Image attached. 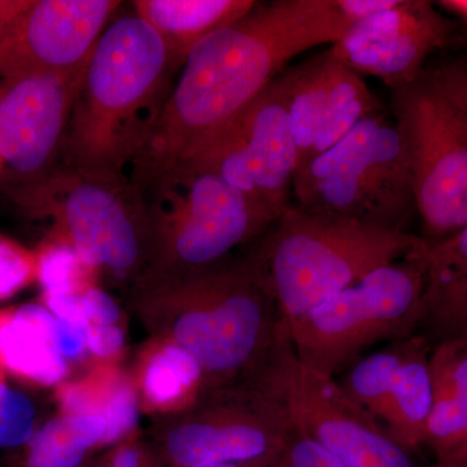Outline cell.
Listing matches in <instances>:
<instances>
[{"label":"cell","instance_id":"cell-1","mask_svg":"<svg viewBox=\"0 0 467 467\" xmlns=\"http://www.w3.org/2000/svg\"><path fill=\"white\" fill-rule=\"evenodd\" d=\"M349 26L334 0L257 3L211 34L178 72L167 103L129 178L142 190L248 109L295 57L333 46Z\"/></svg>","mask_w":467,"mask_h":467},{"label":"cell","instance_id":"cell-2","mask_svg":"<svg viewBox=\"0 0 467 467\" xmlns=\"http://www.w3.org/2000/svg\"><path fill=\"white\" fill-rule=\"evenodd\" d=\"M175 72L164 42L146 21L134 12L116 18L88 58L60 161L95 177L129 178Z\"/></svg>","mask_w":467,"mask_h":467},{"label":"cell","instance_id":"cell-3","mask_svg":"<svg viewBox=\"0 0 467 467\" xmlns=\"http://www.w3.org/2000/svg\"><path fill=\"white\" fill-rule=\"evenodd\" d=\"M425 243L416 234L291 202L252 243L248 256L290 325L378 267L417 254Z\"/></svg>","mask_w":467,"mask_h":467},{"label":"cell","instance_id":"cell-4","mask_svg":"<svg viewBox=\"0 0 467 467\" xmlns=\"http://www.w3.org/2000/svg\"><path fill=\"white\" fill-rule=\"evenodd\" d=\"M181 291L190 308L175 324V340L202 374L230 377L254 367L263 374L290 337L248 254L184 275Z\"/></svg>","mask_w":467,"mask_h":467},{"label":"cell","instance_id":"cell-5","mask_svg":"<svg viewBox=\"0 0 467 467\" xmlns=\"http://www.w3.org/2000/svg\"><path fill=\"white\" fill-rule=\"evenodd\" d=\"M292 202L386 229L408 232L417 217L407 152L386 109L295 173Z\"/></svg>","mask_w":467,"mask_h":467},{"label":"cell","instance_id":"cell-6","mask_svg":"<svg viewBox=\"0 0 467 467\" xmlns=\"http://www.w3.org/2000/svg\"><path fill=\"white\" fill-rule=\"evenodd\" d=\"M420 251L378 267L291 322V347L301 364L337 378L373 347L416 335L425 292Z\"/></svg>","mask_w":467,"mask_h":467},{"label":"cell","instance_id":"cell-7","mask_svg":"<svg viewBox=\"0 0 467 467\" xmlns=\"http://www.w3.org/2000/svg\"><path fill=\"white\" fill-rule=\"evenodd\" d=\"M18 204L54 218L88 269H135L150 244L146 195L129 178H103L58 161L32 182L9 186Z\"/></svg>","mask_w":467,"mask_h":467},{"label":"cell","instance_id":"cell-8","mask_svg":"<svg viewBox=\"0 0 467 467\" xmlns=\"http://www.w3.org/2000/svg\"><path fill=\"white\" fill-rule=\"evenodd\" d=\"M144 195L150 244L156 241L162 261L184 275L229 259L278 218L202 169L175 167Z\"/></svg>","mask_w":467,"mask_h":467},{"label":"cell","instance_id":"cell-9","mask_svg":"<svg viewBox=\"0 0 467 467\" xmlns=\"http://www.w3.org/2000/svg\"><path fill=\"white\" fill-rule=\"evenodd\" d=\"M391 91L420 236L441 241L467 225V113L422 76Z\"/></svg>","mask_w":467,"mask_h":467},{"label":"cell","instance_id":"cell-10","mask_svg":"<svg viewBox=\"0 0 467 467\" xmlns=\"http://www.w3.org/2000/svg\"><path fill=\"white\" fill-rule=\"evenodd\" d=\"M284 405L292 426L344 467H417L410 451L343 391L337 378L301 364L290 337L260 376Z\"/></svg>","mask_w":467,"mask_h":467},{"label":"cell","instance_id":"cell-11","mask_svg":"<svg viewBox=\"0 0 467 467\" xmlns=\"http://www.w3.org/2000/svg\"><path fill=\"white\" fill-rule=\"evenodd\" d=\"M175 167L212 171L260 208L281 216L292 202L297 155L275 79L241 115L187 152Z\"/></svg>","mask_w":467,"mask_h":467},{"label":"cell","instance_id":"cell-12","mask_svg":"<svg viewBox=\"0 0 467 467\" xmlns=\"http://www.w3.org/2000/svg\"><path fill=\"white\" fill-rule=\"evenodd\" d=\"M88 63L67 72L0 78V159L9 186L38 180L60 161Z\"/></svg>","mask_w":467,"mask_h":467},{"label":"cell","instance_id":"cell-13","mask_svg":"<svg viewBox=\"0 0 467 467\" xmlns=\"http://www.w3.org/2000/svg\"><path fill=\"white\" fill-rule=\"evenodd\" d=\"M275 81L290 117L297 169L383 109L364 77L346 66L331 46L288 67Z\"/></svg>","mask_w":467,"mask_h":467},{"label":"cell","instance_id":"cell-14","mask_svg":"<svg viewBox=\"0 0 467 467\" xmlns=\"http://www.w3.org/2000/svg\"><path fill=\"white\" fill-rule=\"evenodd\" d=\"M121 5L119 0H29L0 27V78L84 66Z\"/></svg>","mask_w":467,"mask_h":467},{"label":"cell","instance_id":"cell-15","mask_svg":"<svg viewBox=\"0 0 467 467\" xmlns=\"http://www.w3.org/2000/svg\"><path fill=\"white\" fill-rule=\"evenodd\" d=\"M465 36L435 3L399 0L395 7L350 26L331 46L361 77H374L389 90L416 81L430 58Z\"/></svg>","mask_w":467,"mask_h":467},{"label":"cell","instance_id":"cell-16","mask_svg":"<svg viewBox=\"0 0 467 467\" xmlns=\"http://www.w3.org/2000/svg\"><path fill=\"white\" fill-rule=\"evenodd\" d=\"M260 387V392L241 396L235 404L174 429L167 439L171 463L175 467L284 463L295 429L281 401Z\"/></svg>","mask_w":467,"mask_h":467},{"label":"cell","instance_id":"cell-17","mask_svg":"<svg viewBox=\"0 0 467 467\" xmlns=\"http://www.w3.org/2000/svg\"><path fill=\"white\" fill-rule=\"evenodd\" d=\"M425 266L417 333L430 343H467V225L420 251Z\"/></svg>","mask_w":467,"mask_h":467},{"label":"cell","instance_id":"cell-18","mask_svg":"<svg viewBox=\"0 0 467 467\" xmlns=\"http://www.w3.org/2000/svg\"><path fill=\"white\" fill-rule=\"evenodd\" d=\"M254 0H135L133 12L167 47L177 72L196 46L207 36L256 7Z\"/></svg>","mask_w":467,"mask_h":467},{"label":"cell","instance_id":"cell-19","mask_svg":"<svg viewBox=\"0 0 467 467\" xmlns=\"http://www.w3.org/2000/svg\"><path fill=\"white\" fill-rule=\"evenodd\" d=\"M434 346L422 335L404 342L400 364L393 374L380 425L405 450L423 448L427 418L432 402L431 352Z\"/></svg>","mask_w":467,"mask_h":467},{"label":"cell","instance_id":"cell-20","mask_svg":"<svg viewBox=\"0 0 467 467\" xmlns=\"http://www.w3.org/2000/svg\"><path fill=\"white\" fill-rule=\"evenodd\" d=\"M57 322L50 310L36 304L0 310V362L24 379L60 382L67 364L55 346Z\"/></svg>","mask_w":467,"mask_h":467},{"label":"cell","instance_id":"cell-21","mask_svg":"<svg viewBox=\"0 0 467 467\" xmlns=\"http://www.w3.org/2000/svg\"><path fill=\"white\" fill-rule=\"evenodd\" d=\"M100 414L54 418L27 442L26 467H78L95 445L104 444Z\"/></svg>","mask_w":467,"mask_h":467},{"label":"cell","instance_id":"cell-22","mask_svg":"<svg viewBox=\"0 0 467 467\" xmlns=\"http://www.w3.org/2000/svg\"><path fill=\"white\" fill-rule=\"evenodd\" d=\"M405 339L386 344L382 348L361 356L339 374L342 378L337 382L343 391L379 423L393 374L400 364Z\"/></svg>","mask_w":467,"mask_h":467},{"label":"cell","instance_id":"cell-23","mask_svg":"<svg viewBox=\"0 0 467 467\" xmlns=\"http://www.w3.org/2000/svg\"><path fill=\"white\" fill-rule=\"evenodd\" d=\"M202 376V368L189 352L169 346L150 359L144 374V391L155 404L175 401Z\"/></svg>","mask_w":467,"mask_h":467},{"label":"cell","instance_id":"cell-24","mask_svg":"<svg viewBox=\"0 0 467 467\" xmlns=\"http://www.w3.org/2000/svg\"><path fill=\"white\" fill-rule=\"evenodd\" d=\"M85 269L88 267L67 242L51 243L36 254V278L45 296L81 291Z\"/></svg>","mask_w":467,"mask_h":467},{"label":"cell","instance_id":"cell-25","mask_svg":"<svg viewBox=\"0 0 467 467\" xmlns=\"http://www.w3.org/2000/svg\"><path fill=\"white\" fill-rule=\"evenodd\" d=\"M420 76L467 113V36L430 58Z\"/></svg>","mask_w":467,"mask_h":467},{"label":"cell","instance_id":"cell-26","mask_svg":"<svg viewBox=\"0 0 467 467\" xmlns=\"http://www.w3.org/2000/svg\"><path fill=\"white\" fill-rule=\"evenodd\" d=\"M34 408L23 393L5 387L0 393V448L27 444L34 435Z\"/></svg>","mask_w":467,"mask_h":467},{"label":"cell","instance_id":"cell-27","mask_svg":"<svg viewBox=\"0 0 467 467\" xmlns=\"http://www.w3.org/2000/svg\"><path fill=\"white\" fill-rule=\"evenodd\" d=\"M36 278V256L0 236V300L9 299Z\"/></svg>","mask_w":467,"mask_h":467},{"label":"cell","instance_id":"cell-28","mask_svg":"<svg viewBox=\"0 0 467 467\" xmlns=\"http://www.w3.org/2000/svg\"><path fill=\"white\" fill-rule=\"evenodd\" d=\"M99 414L107 426L104 444L115 442L128 435L134 429L138 418L137 399L131 387L122 382L115 384Z\"/></svg>","mask_w":467,"mask_h":467},{"label":"cell","instance_id":"cell-29","mask_svg":"<svg viewBox=\"0 0 467 467\" xmlns=\"http://www.w3.org/2000/svg\"><path fill=\"white\" fill-rule=\"evenodd\" d=\"M295 429V427H294ZM287 467H344L328 451L295 429L288 447Z\"/></svg>","mask_w":467,"mask_h":467},{"label":"cell","instance_id":"cell-30","mask_svg":"<svg viewBox=\"0 0 467 467\" xmlns=\"http://www.w3.org/2000/svg\"><path fill=\"white\" fill-rule=\"evenodd\" d=\"M441 346L447 358L448 368L453 382L454 391L459 399L467 435V343L450 342L436 344Z\"/></svg>","mask_w":467,"mask_h":467},{"label":"cell","instance_id":"cell-31","mask_svg":"<svg viewBox=\"0 0 467 467\" xmlns=\"http://www.w3.org/2000/svg\"><path fill=\"white\" fill-rule=\"evenodd\" d=\"M82 308L90 325H113L119 317V306L106 292L97 287L82 288L79 292Z\"/></svg>","mask_w":467,"mask_h":467},{"label":"cell","instance_id":"cell-32","mask_svg":"<svg viewBox=\"0 0 467 467\" xmlns=\"http://www.w3.org/2000/svg\"><path fill=\"white\" fill-rule=\"evenodd\" d=\"M340 16L349 27L378 16L398 5L399 0H334Z\"/></svg>","mask_w":467,"mask_h":467},{"label":"cell","instance_id":"cell-33","mask_svg":"<svg viewBox=\"0 0 467 467\" xmlns=\"http://www.w3.org/2000/svg\"><path fill=\"white\" fill-rule=\"evenodd\" d=\"M79 292L81 291L75 292V294L54 295V296L43 295V300L55 317L82 328V330H88L90 324H88L84 308H82Z\"/></svg>","mask_w":467,"mask_h":467},{"label":"cell","instance_id":"cell-34","mask_svg":"<svg viewBox=\"0 0 467 467\" xmlns=\"http://www.w3.org/2000/svg\"><path fill=\"white\" fill-rule=\"evenodd\" d=\"M124 333L115 325H90L86 330V346L99 358H110L121 349Z\"/></svg>","mask_w":467,"mask_h":467},{"label":"cell","instance_id":"cell-35","mask_svg":"<svg viewBox=\"0 0 467 467\" xmlns=\"http://www.w3.org/2000/svg\"><path fill=\"white\" fill-rule=\"evenodd\" d=\"M61 402L67 410V416H86V414H99L95 408L94 401L91 400L88 392L76 387H67L61 393Z\"/></svg>","mask_w":467,"mask_h":467},{"label":"cell","instance_id":"cell-36","mask_svg":"<svg viewBox=\"0 0 467 467\" xmlns=\"http://www.w3.org/2000/svg\"><path fill=\"white\" fill-rule=\"evenodd\" d=\"M439 9L459 18L462 26L467 27V0H441L435 3ZM467 33V32H466Z\"/></svg>","mask_w":467,"mask_h":467},{"label":"cell","instance_id":"cell-37","mask_svg":"<svg viewBox=\"0 0 467 467\" xmlns=\"http://www.w3.org/2000/svg\"><path fill=\"white\" fill-rule=\"evenodd\" d=\"M29 0H0V27L17 16Z\"/></svg>","mask_w":467,"mask_h":467},{"label":"cell","instance_id":"cell-38","mask_svg":"<svg viewBox=\"0 0 467 467\" xmlns=\"http://www.w3.org/2000/svg\"><path fill=\"white\" fill-rule=\"evenodd\" d=\"M112 467H142L140 451L134 448H122L113 456Z\"/></svg>","mask_w":467,"mask_h":467},{"label":"cell","instance_id":"cell-39","mask_svg":"<svg viewBox=\"0 0 467 467\" xmlns=\"http://www.w3.org/2000/svg\"><path fill=\"white\" fill-rule=\"evenodd\" d=\"M429 467H467V463L451 462V461H435V462Z\"/></svg>","mask_w":467,"mask_h":467},{"label":"cell","instance_id":"cell-40","mask_svg":"<svg viewBox=\"0 0 467 467\" xmlns=\"http://www.w3.org/2000/svg\"><path fill=\"white\" fill-rule=\"evenodd\" d=\"M5 389V383H3L2 377H0V393Z\"/></svg>","mask_w":467,"mask_h":467},{"label":"cell","instance_id":"cell-41","mask_svg":"<svg viewBox=\"0 0 467 467\" xmlns=\"http://www.w3.org/2000/svg\"><path fill=\"white\" fill-rule=\"evenodd\" d=\"M3 168V161H2V159H0V169Z\"/></svg>","mask_w":467,"mask_h":467},{"label":"cell","instance_id":"cell-42","mask_svg":"<svg viewBox=\"0 0 467 467\" xmlns=\"http://www.w3.org/2000/svg\"><path fill=\"white\" fill-rule=\"evenodd\" d=\"M465 36H467V33H465Z\"/></svg>","mask_w":467,"mask_h":467},{"label":"cell","instance_id":"cell-43","mask_svg":"<svg viewBox=\"0 0 467 467\" xmlns=\"http://www.w3.org/2000/svg\"><path fill=\"white\" fill-rule=\"evenodd\" d=\"M109 467H112V466L109 465Z\"/></svg>","mask_w":467,"mask_h":467}]
</instances>
